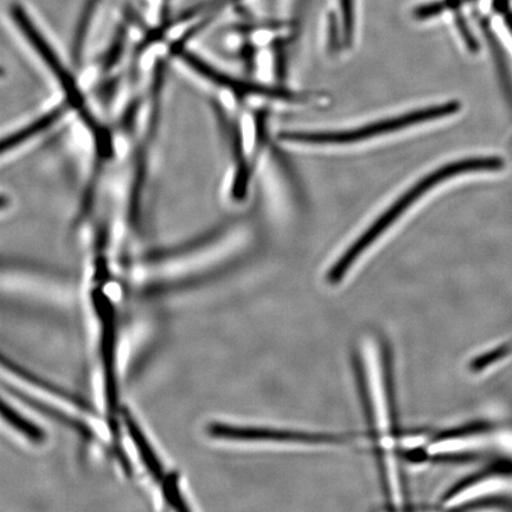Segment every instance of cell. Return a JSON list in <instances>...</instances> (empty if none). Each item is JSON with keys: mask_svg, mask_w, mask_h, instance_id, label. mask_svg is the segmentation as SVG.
<instances>
[{"mask_svg": "<svg viewBox=\"0 0 512 512\" xmlns=\"http://www.w3.org/2000/svg\"><path fill=\"white\" fill-rule=\"evenodd\" d=\"M127 426L128 430H130L132 440L136 443L140 457L143 458L147 469L150 470L153 477L157 479L162 478V466L159 465L158 458L156 457L155 452L151 450L149 443H147L145 435L139 430V427L133 420H128Z\"/></svg>", "mask_w": 512, "mask_h": 512, "instance_id": "6", "label": "cell"}, {"mask_svg": "<svg viewBox=\"0 0 512 512\" xmlns=\"http://www.w3.org/2000/svg\"><path fill=\"white\" fill-rule=\"evenodd\" d=\"M379 338L364 341L357 351L356 373L364 412L373 434L384 494L389 502L406 501L400 475L401 435L395 411L392 362Z\"/></svg>", "mask_w": 512, "mask_h": 512, "instance_id": "1", "label": "cell"}, {"mask_svg": "<svg viewBox=\"0 0 512 512\" xmlns=\"http://www.w3.org/2000/svg\"><path fill=\"white\" fill-rule=\"evenodd\" d=\"M210 433L216 438L243 441V443H262L299 446H334L347 443L348 438L341 434L299 430H280V428L245 427L216 424L210 427Z\"/></svg>", "mask_w": 512, "mask_h": 512, "instance_id": "4", "label": "cell"}, {"mask_svg": "<svg viewBox=\"0 0 512 512\" xmlns=\"http://www.w3.org/2000/svg\"><path fill=\"white\" fill-rule=\"evenodd\" d=\"M458 101L446 102V104L421 108L409 112L400 117L387 118L376 123L369 124L358 128H352L347 131L335 132H284L280 134V138L288 140V142L309 144V145H347L363 142V140L380 137L405 128L451 117L460 111Z\"/></svg>", "mask_w": 512, "mask_h": 512, "instance_id": "3", "label": "cell"}, {"mask_svg": "<svg viewBox=\"0 0 512 512\" xmlns=\"http://www.w3.org/2000/svg\"><path fill=\"white\" fill-rule=\"evenodd\" d=\"M495 8L502 15L505 25L512 34V11L510 9L508 0H496Z\"/></svg>", "mask_w": 512, "mask_h": 512, "instance_id": "10", "label": "cell"}, {"mask_svg": "<svg viewBox=\"0 0 512 512\" xmlns=\"http://www.w3.org/2000/svg\"><path fill=\"white\" fill-rule=\"evenodd\" d=\"M504 166V160L499 157H472L458 160L451 164L443 165L434 170L432 174L422 177L418 183L405 192L398 201L393 203L371 226L345 251L339 259L331 266L326 279L331 286H336L348 277L351 268L355 266L358 259L374 245V243L400 220L409 208L420 201V198L430 192L437 185L444 183L447 179L472 172L496 171Z\"/></svg>", "mask_w": 512, "mask_h": 512, "instance_id": "2", "label": "cell"}, {"mask_svg": "<svg viewBox=\"0 0 512 512\" xmlns=\"http://www.w3.org/2000/svg\"><path fill=\"white\" fill-rule=\"evenodd\" d=\"M339 6H341L345 41L350 44L354 37L355 0H339Z\"/></svg>", "mask_w": 512, "mask_h": 512, "instance_id": "8", "label": "cell"}, {"mask_svg": "<svg viewBox=\"0 0 512 512\" xmlns=\"http://www.w3.org/2000/svg\"><path fill=\"white\" fill-rule=\"evenodd\" d=\"M510 499L512 501V464L498 465L467 478L454 486L444 496L446 505L471 504L486 499Z\"/></svg>", "mask_w": 512, "mask_h": 512, "instance_id": "5", "label": "cell"}, {"mask_svg": "<svg viewBox=\"0 0 512 512\" xmlns=\"http://www.w3.org/2000/svg\"><path fill=\"white\" fill-rule=\"evenodd\" d=\"M450 10L447 0H441V2L430 3L420 6L414 10V17L416 19H428L443 14L444 11Z\"/></svg>", "mask_w": 512, "mask_h": 512, "instance_id": "9", "label": "cell"}, {"mask_svg": "<svg viewBox=\"0 0 512 512\" xmlns=\"http://www.w3.org/2000/svg\"><path fill=\"white\" fill-rule=\"evenodd\" d=\"M3 415L9 421V424L14 426L18 432L24 434L28 439L41 441L43 438L40 428H37L31 421L25 419V416L16 412L15 408L6 406L5 403H3Z\"/></svg>", "mask_w": 512, "mask_h": 512, "instance_id": "7", "label": "cell"}]
</instances>
